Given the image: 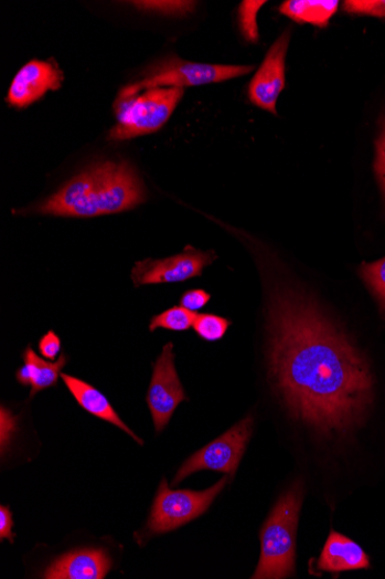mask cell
<instances>
[{
    "label": "cell",
    "mask_w": 385,
    "mask_h": 579,
    "mask_svg": "<svg viewBox=\"0 0 385 579\" xmlns=\"http://www.w3.org/2000/svg\"><path fill=\"white\" fill-rule=\"evenodd\" d=\"M268 333L269 372L293 418L328 439L365 422L374 399L370 365L314 301L293 290L274 292Z\"/></svg>",
    "instance_id": "cell-1"
},
{
    "label": "cell",
    "mask_w": 385,
    "mask_h": 579,
    "mask_svg": "<svg viewBox=\"0 0 385 579\" xmlns=\"http://www.w3.org/2000/svg\"><path fill=\"white\" fill-rule=\"evenodd\" d=\"M146 201L136 169L125 161L98 162L75 175L31 211L41 215L95 218L130 211Z\"/></svg>",
    "instance_id": "cell-2"
},
{
    "label": "cell",
    "mask_w": 385,
    "mask_h": 579,
    "mask_svg": "<svg viewBox=\"0 0 385 579\" xmlns=\"http://www.w3.org/2000/svg\"><path fill=\"white\" fill-rule=\"evenodd\" d=\"M302 497V485L297 483L278 499L263 527L261 558L252 578L279 579L295 575L296 537Z\"/></svg>",
    "instance_id": "cell-3"
},
{
    "label": "cell",
    "mask_w": 385,
    "mask_h": 579,
    "mask_svg": "<svg viewBox=\"0 0 385 579\" xmlns=\"http://www.w3.org/2000/svg\"><path fill=\"white\" fill-rule=\"evenodd\" d=\"M183 95L184 88L159 87L132 96H117L114 105L117 124L109 133V140H127L159 131Z\"/></svg>",
    "instance_id": "cell-4"
},
{
    "label": "cell",
    "mask_w": 385,
    "mask_h": 579,
    "mask_svg": "<svg viewBox=\"0 0 385 579\" xmlns=\"http://www.w3.org/2000/svg\"><path fill=\"white\" fill-rule=\"evenodd\" d=\"M252 71L253 66L193 63L171 56L149 66L139 81L125 86L118 96H132L150 88H184L223 83L243 77Z\"/></svg>",
    "instance_id": "cell-5"
},
{
    "label": "cell",
    "mask_w": 385,
    "mask_h": 579,
    "mask_svg": "<svg viewBox=\"0 0 385 579\" xmlns=\"http://www.w3.org/2000/svg\"><path fill=\"white\" fill-rule=\"evenodd\" d=\"M228 477L224 476L212 488L203 492L190 489L171 491L163 480L146 526V537L159 536L177 530L207 512L217 495L224 489Z\"/></svg>",
    "instance_id": "cell-6"
},
{
    "label": "cell",
    "mask_w": 385,
    "mask_h": 579,
    "mask_svg": "<svg viewBox=\"0 0 385 579\" xmlns=\"http://www.w3.org/2000/svg\"><path fill=\"white\" fill-rule=\"evenodd\" d=\"M254 428L253 417H247L222 436L194 453L177 472L172 485L177 487L188 476L199 471H216L234 476L244 456Z\"/></svg>",
    "instance_id": "cell-7"
},
{
    "label": "cell",
    "mask_w": 385,
    "mask_h": 579,
    "mask_svg": "<svg viewBox=\"0 0 385 579\" xmlns=\"http://www.w3.org/2000/svg\"><path fill=\"white\" fill-rule=\"evenodd\" d=\"M216 260L214 251H201L188 245L182 254L175 256L137 262L131 278L136 287L184 283L200 276Z\"/></svg>",
    "instance_id": "cell-8"
},
{
    "label": "cell",
    "mask_w": 385,
    "mask_h": 579,
    "mask_svg": "<svg viewBox=\"0 0 385 579\" xmlns=\"http://www.w3.org/2000/svg\"><path fill=\"white\" fill-rule=\"evenodd\" d=\"M184 400H188V397L174 366L173 344L169 343L153 364L147 393V404L158 433L164 430L174 411Z\"/></svg>",
    "instance_id": "cell-9"
},
{
    "label": "cell",
    "mask_w": 385,
    "mask_h": 579,
    "mask_svg": "<svg viewBox=\"0 0 385 579\" xmlns=\"http://www.w3.org/2000/svg\"><path fill=\"white\" fill-rule=\"evenodd\" d=\"M290 40V31L277 39L248 86L250 103L274 115H277L278 96L286 87V59Z\"/></svg>",
    "instance_id": "cell-10"
},
{
    "label": "cell",
    "mask_w": 385,
    "mask_h": 579,
    "mask_svg": "<svg viewBox=\"0 0 385 579\" xmlns=\"http://www.w3.org/2000/svg\"><path fill=\"white\" fill-rule=\"evenodd\" d=\"M64 73L55 61H32L20 69L11 84L7 103L14 108H28L49 91H57Z\"/></svg>",
    "instance_id": "cell-11"
},
{
    "label": "cell",
    "mask_w": 385,
    "mask_h": 579,
    "mask_svg": "<svg viewBox=\"0 0 385 579\" xmlns=\"http://www.w3.org/2000/svg\"><path fill=\"white\" fill-rule=\"evenodd\" d=\"M113 560L106 549H82L65 554L51 564L45 579H103L111 570Z\"/></svg>",
    "instance_id": "cell-12"
},
{
    "label": "cell",
    "mask_w": 385,
    "mask_h": 579,
    "mask_svg": "<svg viewBox=\"0 0 385 579\" xmlns=\"http://www.w3.org/2000/svg\"><path fill=\"white\" fill-rule=\"evenodd\" d=\"M370 568L371 559L361 545L335 530H331L318 561L319 570L341 573Z\"/></svg>",
    "instance_id": "cell-13"
},
{
    "label": "cell",
    "mask_w": 385,
    "mask_h": 579,
    "mask_svg": "<svg viewBox=\"0 0 385 579\" xmlns=\"http://www.w3.org/2000/svg\"><path fill=\"white\" fill-rule=\"evenodd\" d=\"M62 380L82 409L103 421L118 427L119 430L130 435L139 444H143V441L121 420L109 399L99 390L78 379V377L68 373L63 372Z\"/></svg>",
    "instance_id": "cell-14"
},
{
    "label": "cell",
    "mask_w": 385,
    "mask_h": 579,
    "mask_svg": "<svg viewBox=\"0 0 385 579\" xmlns=\"http://www.w3.org/2000/svg\"><path fill=\"white\" fill-rule=\"evenodd\" d=\"M22 360L23 366L17 370L15 379L21 386L31 387V398L42 390L56 387L67 364L66 356H61L56 362L44 360L31 346L24 349Z\"/></svg>",
    "instance_id": "cell-15"
},
{
    "label": "cell",
    "mask_w": 385,
    "mask_h": 579,
    "mask_svg": "<svg viewBox=\"0 0 385 579\" xmlns=\"http://www.w3.org/2000/svg\"><path fill=\"white\" fill-rule=\"evenodd\" d=\"M339 7L338 0H289L281 4L279 11L298 23H311L323 29Z\"/></svg>",
    "instance_id": "cell-16"
},
{
    "label": "cell",
    "mask_w": 385,
    "mask_h": 579,
    "mask_svg": "<svg viewBox=\"0 0 385 579\" xmlns=\"http://www.w3.org/2000/svg\"><path fill=\"white\" fill-rule=\"evenodd\" d=\"M196 313L182 306L167 309L160 315L153 316L149 324V331L164 329L174 333H183L191 329L194 324Z\"/></svg>",
    "instance_id": "cell-17"
},
{
    "label": "cell",
    "mask_w": 385,
    "mask_h": 579,
    "mask_svg": "<svg viewBox=\"0 0 385 579\" xmlns=\"http://www.w3.org/2000/svg\"><path fill=\"white\" fill-rule=\"evenodd\" d=\"M359 274L376 298L379 310L385 317V257L374 263L362 264Z\"/></svg>",
    "instance_id": "cell-18"
},
{
    "label": "cell",
    "mask_w": 385,
    "mask_h": 579,
    "mask_svg": "<svg viewBox=\"0 0 385 579\" xmlns=\"http://www.w3.org/2000/svg\"><path fill=\"white\" fill-rule=\"evenodd\" d=\"M231 320L214 314L196 315L193 329L196 335L208 343H215L226 335Z\"/></svg>",
    "instance_id": "cell-19"
},
{
    "label": "cell",
    "mask_w": 385,
    "mask_h": 579,
    "mask_svg": "<svg viewBox=\"0 0 385 579\" xmlns=\"http://www.w3.org/2000/svg\"><path fill=\"white\" fill-rule=\"evenodd\" d=\"M266 4L264 0H247L239 8V27L246 41L255 43L259 41V29L256 18L259 10Z\"/></svg>",
    "instance_id": "cell-20"
},
{
    "label": "cell",
    "mask_w": 385,
    "mask_h": 579,
    "mask_svg": "<svg viewBox=\"0 0 385 579\" xmlns=\"http://www.w3.org/2000/svg\"><path fill=\"white\" fill-rule=\"evenodd\" d=\"M132 4L140 11L164 14V15H185L191 13L196 3L195 2H132Z\"/></svg>",
    "instance_id": "cell-21"
},
{
    "label": "cell",
    "mask_w": 385,
    "mask_h": 579,
    "mask_svg": "<svg viewBox=\"0 0 385 579\" xmlns=\"http://www.w3.org/2000/svg\"><path fill=\"white\" fill-rule=\"evenodd\" d=\"M344 11L351 14L385 18V0H349Z\"/></svg>",
    "instance_id": "cell-22"
},
{
    "label": "cell",
    "mask_w": 385,
    "mask_h": 579,
    "mask_svg": "<svg viewBox=\"0 0 385 579\" xmlns=\"http://www.w3.org/2000/svg\"><path fill=\"white\" fill-rule=\"evenodd\" d=\"M41 356L49 361H55L62 351V340L55 331H49L39 343Z\"/></svg>",
    "instance_id": "cell-23"
},
{
    "label": "cell",
    "mask_w": 385,
    "mask_h": 579,
    "mask_svg": "<svg viewBox=\"0 0 385 579\" xmlns=\"http://www.w3.org/2000/svg\"><path fill=\"white\" fill-rule=\"evenodd\" d=\"M212 295L204 290H190L181 297V306L196 313L210 304Z\"/></svg>",
    "instance_id": "cell-24"
},
{
    "label": "cell",
    "mask_w": 385,
    "mask_h": 579,
    "mask_svg": "<svg viewBox=\"0 0 385 579\" xmlns=\"http://www.w3.org/2000/svg\"><path fill=\"white\" fill-rule=\"evenodd\" d=\"M375 172L385 199V127L376 144Z\"/></svg>",
    "instance_id": "cell-25"
},
{
    "label": "cell",
    "mask_w": 385,
    "mask_h": 579,
    "mask_svg": "<svg viewBox=\"0 0 385 579\" xmlns=\"http://www.w3.org/2000/svg\"><path fill=\"white\" fill-rule=\"evenodd\" d=\"M14 526L12 513L10 507H0V540L8 539L11 544L14 543L15 536L12 533Z\"/></svg>",
    "instance_id": "cell-26"
}]
</instances>
